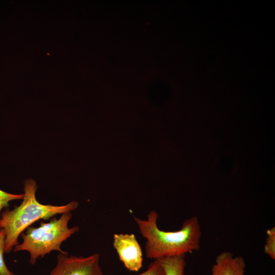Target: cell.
Instances as JSON below:
<instances>
[{
  "label": "cell",
  "mask_w": 275,
  "mask_h": 275,
  "mask_svg": "<svg viewBox=\"0 0 275 275\" xmlns=\"http://www.w3.org/2000/svg\"><path fill=\"white\" fill-rule=\"evenodd\" d=\"M72 216L71 212H66L59 218H54L47 223L41 222L38 227H29L25 233L20 235L22 242L15 245L13 251L28 252L31 265L35 264L38 258H43L52 251L68 253L61 250V245L79 230L78 226L68 227Z\"/></svg>",
  "instance_id": "3"
},
{
  "label": "cell",
  "mask_w": 275,
  "mask_h": 275,
  "mask_svg": "<svg viewBox=\"0 0 275 275\" xmlns=\"http://www.w3.org/2000/svg\"><path fill=\"white\" fill-rule=\"evenodd\" d=\"M158 216L155 210L151 211L146 219L133 216L140 233L146 239L145 250L148 258L157 260L185 255L200 249L202 233L197 216L186 219L176 231L161 230L157 225Z\"/></svg>",
  "instance_id": "1"
},
{
  "label": "cell",
  "mask_w": 275,
  "mask_h": 275,
  "mask_svg": "<svg viewBox=\"0 0 275 275\" xmlns=\"http://www.w3.org/2000/svg\"><path fill=\"white\" fill-rule=\"evenodd\" d=\"M245 267L242 256H234L231 252H223L216 256L211 275H244Z\"/></svg>",
  "instance_id": "6"
},
{
  "label": "cell",
  "mask_w": 275,
  "mask_h": 275,
  "mask_svg": "<svg viewBox=\"0 0 275 275\" xmlns=\"http://www.w3.org/2000/svg\"><path fill=\"white\" fill-rule=\"evenodd\" d=\"M23 194H10L0 189V215L4 208L9 206V203L13 200L22 199Z\"/></svg>",
  "instance_id": "10"
},
{
  "label": "cell",
  "mask_w": 275,
  "mask_h": 275,
  "mask_svg": "<svg viewBox=\"0 0 275 275\" xmlns=\"http://www.w3.org/2000/svg\"><path fill=\"white\" fill-rule=\"evenodd\" d=\"M49 275H104L98 253L87 257L60 253L57 263Z\"/></svg>",
  "instance_id": "4"
},
{
  "label": "cell",
  "mask_w": 275,
  "mask_h": 275,
  "mask_svg": "<svg viewBox=\"0 0 275 275\" xmlns=\"http://www.w3.org/2000/svg\"><path fill=\"white\" fill-rule=\"evenodd\" d=\"M37 188L34 180H25L22 203L12 210L5 209L1 214L0 229H4L6 234L5 253L11 252L19 243L18 237L35 222L71 212L78 207V203L75 201L61 206L41 204L36 198Z\"/></svg>",
  "instance_id": "2"
},
{
  "label": "cell",
  "mask_w": 275,
  "mask_h": 275,
  "mask_svg": "<svg viewBox=\"0 0 275 275\" xmlns=\"http://www.w3.org/2000/svg\"><path fill=\"white\" fill-rule=\"evenodd\" d=\"M266 235L264 251L272 259L275 260V227L268 229Z\"/></svg>",
  "instance_id": "8"
},
{
  "label": "cell",
  "mask_w": 275,
  "mask_h": 275,
  "mask_svg": "<svg viewBox=\"0 0 275 275\" xmlns=\"http://www.w3.org/2000/svg\"><path fill=\"white\" fill-rule=\"evenodd\" d=\"M157 260L162 266L165 275H184L186 265L185 255L164 257Z\"/></svg>",
  "instance_id": "7"
},
{
  "label": "cell",
  "mask_w": 275,
  "mask_h": 275,
  "mask_svg": "<svg viewBox=\"0 0 275 275\" xmlns=\"http://www.w3.org/2000/svg\"><path fill=\"white\" fill-rule=\"evenodd\" d=\"M139 275H165L164 270L158 260H154L147 269Z\"/></svg>",
  "instance_id": "11"
},
{
  "label": "cell",
  "mask_w": 275,
  "mask_h": 275,
  "mask_svg": "<svg viewBox=\"0 0 275 275\" xmlns=\"http://www.w3.org/2000/svg\"><path fill=\"white\" fill-rule=\"evenodd\" d=\"M5 237L6 234L4 230L0 229V275H15L8 268L4 261Z\"/></svg>",
  "instance_id": "9"
},
{
  "label": "cell",
  "mask_w": 275,
  "mask_h": 275,
  "mask_svg": "<svg viewBox=\"0 0 275 275\" xmlns=\"http://www.w3.org/2000/svg\"><path fill=\"white\" fill-rule=\"evenodd\" d=\"M113 246L127 269L140 270L143 266V252L134 234H115Z\"/></svg>",
  "instance_id": "5"
}]
</instances>
